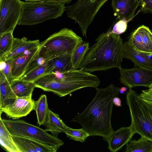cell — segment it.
<instances>
[{
  "label": "cell",
  "instance_id": "35",
  "mask_svg": "<svg viewBox=\"0 0 152 152\" xmlns=\"http://www.w3.org/2000/svg\"><path fill=\"white\" fill-rule=\"evenodd\" d=\"M113 103L115 105L120 107L121 106V101L120 98L119 97H115L113 99Z\"/></svg>",
  "mask_w": 152,
  "mask_h": 152
},
{
  "label": "cell",
  "instance_id": "16",
  "mask_svg": "<svg viewBox=\"0 0 152 152\" xmlns=\"http://www.w3.org/2000/svg\"><path fill=\"white\" fill-rule=\"evenodd\" d=\"M135 134L131 126L114 131L107 141L108 149L112 152L117 151L130 142Z\"/></svg>",
  "mask_w": 152,
  "mask_h": 152
},
{
  "label": "cell",
  "instance_id": "9",
  "mask_svg": "<svg viewBox=\"0 0 152 152\" xmlns=\"http://www.w3.org/2000/svg\"><path fill=\"white\" fill-rule=\"evenodd\" d=\"M23 5L20 0H0V34L13 32L20 17Z\"/></svg>",
  "mask_w": 152,
  "mask_h": 152
},
{
  "label": "cell",
  "instance_id": "26",
  "mask_svg": "<svg viewBox=\"0 0 152 152\" xmlns=\"http://www.w3.org/2000/svg\"><path fill=\"white\" fill-rule=\"evenodd\" d=\"M88 42H83L78 46L72 55V63L73 69H79L89 48Z\"/></svg>",
  "mask_w": 152,
  "mask_h": 152
},
{
  "label": "cell",
  "instance_id": "17",
  "mask_svg": "<svg viewBox=\"0 0 152 152\" xmlns=\"http://www.w3.org/2000/svg\"><path fill=\"white\" fill-rule=\"evenodd\" d=\"M40 44L38 39L28 40L25 37L21 38H14L11 50L8 53L0 58V62H4L12 59L26 50L39 46Z\"/></svg>",
  "mask_w": 152,
  "mask_h": 152
},
{
  "label": "cell",
  "instance_id": "11",
  "mask_svg": "<svg viewBox=\"0 0 152 152\" xmlns=\"http://www.w3.org/2000/svg\"><path fill=\"white\" fill-rule=\"evenodd\" d=\"M34 101L32 94L25 97L17 96L12 104L0 108V113H4L9 118L17 119L26 116L34 109Z\"/></svg>",
  "mask_w": 152,
  "mask_h": 152
},
{
  "label": "cell",
  "instance_id": "29",
  "mask_svg": "<svg viewBox=\"0 0 152 152\" xmlns=\"http://www.w3.org/2000/svg\"><path fill=\"white\" fill-rule=\"evenodd\" d=\"M47 61L26 76L21 77L19 79L34 82L41 77L45 74V70L46 68Z\"/></svg>",
  "mask_w": 152,
  "mask_h": 152
},
{
  "label": "cell",
  "instance_id": "33",
  "mask_svg": "<svg viewBox=\"0 0 152 152\" xmlns=\"http://www.w3.org/2000/svg\"><path fill=\"white\" fill-rule=\"evenodd\" d=\"M140 4L142 11L152 13V0H140Z\"/></svg>",
  "mask_w": 152,
  "mask_h": 152
},
{
  "label": "cell",
  "instance_id": "21",
  "mask_svg": "<svg viewBox=\"0 0 152 152\" xmlns=\"http://www.w3.org/2000/svg\"><path fill=\"white\" fill-rule=\"evenodd\" d=\"M17 96L3 72L0 70V108L12 104Z\"/></svg>",
  "mask_w": 152,
  "mask_h": 152
},
{
  "label": "cell",
  "instance_id": "3",
  "mask_svg": "<svg viewBox=\"0 0 152 152\" xmlns=\"http://www.w3.org/2000/svg\"><path fill=\"white\" fill-rule=\"evenodd\" d=\"M34 83L36 88L64 96L84 87L83 76L79 70L60 73L51 72L42 75Z\"/></svg>",
  "mask_w": 152,
  "mask_h": 152
},
{
  "label": "cell",
  "instance_id": "27",
  "mask_svg": "<svg viewBox=\"0 0 152 152\" xmlns=\"http://www.w3.org/2000/svg\"><path fill=\"white\" fill-rule=\"evenodd\" d=\"M12 33L9 32L0 34V58L11 50L14 38Z\"/></svg>",
  "mask_w": 152,
  "mask_h": 152
},
{
  "label": "cell",
  "instance_id": "8",
  "mask_svg": "<svg viewBox=\"0 0 152 152\" xmlns=\"http://www.w3.org/2000/svg\"><path fill=\"white\" fill-rule=\"evenodd\" d=\"M108 0H77L66 7L67 16L77 23L83 35L86 37L88 26L103 5Z\"/></svg>",
  "mask_w": 152,
  "mask_h": 152
},
{
  "label": "cell",
  "instance_id": "18",
  "mask_svg": "<svg viewBox=\"0 0 152 152\" xmlns=\"http://www.w3.org/2000/svg\"><path fill=\"white\" fill-rule=\"evenodd\" d=\"M123 46L124 58L132 61L137 67L152 69V60L148 55L135 50L128 41Z\"/></svg>",
  "mask_w": 152,
  "mask_h": 152
},
{
  "label": "cell",
  "instance_id": "23",
  "mask_svg": "<svg viewBox=\"0 0 152 152\" xmlns=\"http://www.w3.org/2000/svg\"><path fill=\"white\" fill-rule=\"evenodd\" d=\"M0 119V144L4 150L8 152H20L15 143L8 130L6 127L2 119Z\"/></svg>",
  "mask_w": 152,
  "mask_h": 152
},
{
  "label": "cell",
  "instance_id": "34",
  "mask_svg": "<svg viewBox=\"0 0 152 152\" xmlns=\"http://www.w3.org/2000/svg\"><path fill=\"white\" fill-rule=\"evenodd\" d=\"M139 96L144 101L152 105V92L149 91L148 90H142Z\"/></svg>",
  "mask_w": 152,
  "mask_h": 152
},
{
  "label": "cell",
  "instance_id": "4",
  "mask_svg": "<svg viewBox=\"0 0 152 152\" xmlns=\"http://www.w3.org/2000/svg\"><path fill=\"white\" fill-rule=\"evenodd\" d=\"M82 39L72 30L64 28L40 42L39 56L47 61L59 56L72 54Z\"/></svg>",
  "mask_w": 152,
  "mask_h": 152
},
{
  "label": "cell",
  "instance_id": "2",
  "mask_svg": "<svg viewBox=\"0 0 152 152\" xmlns=\"http://www.w3.org/2000/svg\"><path fill=\"white\" fill-rule=\"evenodd\" d=\"M89 48L78 69L92 72L121 68L124 58L122 39L120 35L109 30L99 35Z\"/></svg>",
  "mask_w": 152,
  "mask_h": 152
},
{
  "label": "cell",
  "instance_id": "14",
  "mask_svg": "<svg viewBox=\"0 0 152 152\" xmlns=\"http://www.w3.org/2000/svg\"><path fill=\"white\" fill-rule=\"evenodd\" d=\"M12 137L20 152H56L58 149L32 139L16 135Z\"/></svg>",
  "mask_w": 152,
  "mask_h": 152
},
{
  "label": "cell",
  "instance_id": "37",
  "mask_svg": "<svg viewBox=\"0 0 152 152\" xmlns=\"http://www.w3.org/2000/svg\"><path fill=\"white\" fill-rule=\"evenodd\" d=\"M129 90V88L127 87H124L120 88L119 93L121 94H127Z\"/></svg>",
  "mask_w": 152,
  "mask_h": 152
},
{
  "label": "cell",
  "instance_id": "5",
  "mask_svg": "<svg viewBox=\"0 0 152 152\" xmlns=\"http://www.w3.org/2000/svg\"><path fill=\"white\" fill-rule=\"evenodd\" d=\"M126 101L133 131L152 141V105L142 99L132 88H129Z\"/></svg>",
  "mask_w": 152,
  "mask_h": 152
},
{
  "label": "cell",
  "instance_id": "38",
  "mask_svg": "<svg viewBox=\"0 0 152 152\" xmlns=\"http://www.w3.org/2000/svg\"><path fill=\"white\" fill-rule=\"evenodd\" d=\"M26 1H28L29 2H37L42 1H45V0H25Z\"/></svg>",
  "mask_w": 152,
  "mask_h": 152
},
{
  "label": "cell",
  "instance_id": "13",
  "mask_svg": "<svg viewBox=\"0 0 152 152\" xmlns=\"http://www.w3.org/2000/svg\"><path fill=\"white\" fill-rule=\"evenodd\" d=\"M39 46L26 50L12 58L11 75L13 80L23 76L29 64L38 54Z\"/></svg>",
  "mask_w": 152,
  "mask_h": 152
},
{
  "label": "cell",
  "instance_id": "25",
  "mask_svg": "<svg viewBox=\"0 0 152 152\" xmlns=\"http://www.w3.org/2000/svg\"><path fill=\"white\" fill-rule=\"evenodd\" d=\"M48 109L47 99L46 95L42 94L37 101H34V110L36 112L37 124L39 126L44 124Z\"/></svg>",
  "mask_w": 152,
  "mask_h": 152
},
{
  "label": "cell",
  "instance_id": "22",
  "mask_svg": "<svg viewBox=\"0 0 152 152\" xmlns=\"http://www.w3.org/2000/svg\"><path fill=\"white\" fill-rule=\"evenodd\" d=\"M10 83L14 92L18 97L27 96L32 94L36 87L34 82L20 79L14 80Z\"/></svg>",
  "mask_w": 152,
  "mask_h": 152
},
{
  "label": "cell",
  "instance_id": "30",
  "mask_svg": "<svg viewBox=\"0 0 152 152\" xmlns=\"http://www.w3.org/2000/svg\"><path fill=\"white\" fill-rule=\"evenodd\" d=\"M46 61L43 58L39 56L38 53L34 59L29 64L21 77L26 76Z\"/></svg>",
  "mask_w": 152,
  "mask_h": 152
},
{
  "label": "cell",
  "instance_id": "24",
  "mask_svg": "<svg viewBox=\"0 0 152 152\" xmlns=\"http://www.w3.org/2000/svg\"><path fill=\"white\" fill-rule=\"evenodd\" d=\"M126 144V152H152V141L141 136L137 140H131Z\"/></svg>",
  "mask_w": 152,
  "mask_h": 152
},
{
  "label": "cell",
  "instance_id": "31",
  "mask_svg": "<svg viewBox=\"0 0 152 152\" xmlns=\"http://www.w3.org/2000/svg\"><path fill=\"white\" fill-rule=\"evenodd\" d=\"M12 61V59H10L4 62H0V71L3 72L10 83L13 80L11 75Z\"/></svg>",
  "mask_w": 152,
  "mask_h": 152
},
{
  "label": "cell",
  "instance_id": "6",
  "mask_svg": "<svg viewBox=\"0 0 152 152\" xmlns=\"http://www.w3.org/2000/svg\"><path fill=\"white\" fill-rule=\"evenodd\" d=\"M64 4L46 1L23 2L22 12L18 24L31 26L56 19L66 10Z\"/></svg>",
  "mask_w": 152,
  "mask_h": 152
},
{
  "label": "cell",
  "instance_id": "15",
  "mask_svg": "<svg viewBox=\"0 0 152 152\" xmlns=\"http://www.w3.org/2000/svg\"><path fill=\"white\" fill-rule=\"evenodd\" d=\"M140 0H112L114 15L119 20L124 19L128 22L134 17L140 4Z\"/></svg>",
  "mask_w": 152,
  "mask_h": 152
},
{
  "label": "cell",
  "instance_id": "19",
  "mask_svg": "<svg viewBox=\"0 0 152 152\" xmlns=\"http://www.w3.org/2000/svg\"><path fill=\"white\" fill-rule=\"evenodd\" d=\"M72 55L68 54L51 59L47 61L45 74L51 72L63 73L73 69Z\"/></svg>",
  "mask_w": 152,
  "mask_h": 152
},
{
  "label": "cell",
  "instance_id": "1",
  "mask_svg": "<svg viewBox=\"0 0 152 152\" xmlns=\"http://www.w3.org/2000/svg\"><path fill=\"white\" fill-rule=\"evenodd\" d=\"M120 88L112 83L103 88L96 89L95 97L84 111L71 121L80 124L90 136H99L108 141L114 132L111 124L113 99Z\"/></svg>",
  "mask_w": 152,
  "mask_h": 152
},
{
  "label": "cell",
  "instance_id": "28",
  "mask_svg": "<svg viewBox=\"0 0 152 152\" xmlns=\"http://www.w3.org/2000/svg\"><path fill=\"white\" fill-rule=\"evenodd\" d=\"M64 133L70 139L84 142L89 134L83 128L75 129L67 127Z\"/></svg>",
  "mask_w": 152,
  "mask_h": 152
},
{
  "label": "cell",
  "instance_id": "7",
  "mask_svg": "<svg viewBox=\"0 0 152 152\" xmlns=\"http://www.w3.org/2000/svg\"><path fill=\"white\" fill-rule=\"evenodd\" d=\"M2 120L12 135L34 139L58 149L64 144L63 142L57 137L51 135L45 129L23 120L2 119Z\"/></svg>",
  "mask_w": 152,
  "mask_h": 152
},
{
  "label": "cell",
  "instance_id": "39",
  "mask_svg": "<svg viewBox=\"0 0 152 152\" xmlns=\"http://www.w3.org/2000/svg\"><path fill=\"white\" fill-rule=\"evenodd\" d=\"M149 89L148 90L150 92H152V84H151L149 87Z\"/></svg>",
  "mask_w": 152,
  "mask_h": 152
},
{
  "label": "cell",
  "instance_id": "10",
  "mask_svg": "<svg viewBox=\"0 0 152 152\" xmlns=\"http://www.w3.org/2000/svg\"><path fill=\"white\" fill-rule=\"evenodd\" d=\"M120 80L129 88L137 86L149 87L152 84V69L142 67L119 69Z\"/></svg>",
  "mask_w": 152,
  "mask_h": 152
},
{
  "label": "cell",
  "instance_id": "36",
  "mask_svg": "<svg viewBox=\"0 0 152 152\" xmlns=\"http://www.w3.org/2000/svg\"><path fill=\"white\" fill-rule=\"evenodd\" d=\"M45 1L56 2L65 4L70 3L72 0H45Z\"/></svg>",
  "mask_w": 152,
  "mask_h": 152
},
{
  "label": "cell",
  "instance_id": "20",
  "mask_svg": "<svg viewBox=\"0 0 152 152\" xmlns=\"http://www.w3.org/2000/svg\"><path fill=\"white\" fill-rule=\"evenodd\" d=\"M43 125L46 132L51 133L53 135L57 137L59 133L65 131L67 126L60 118L59 115L51 110L49 108Z\"/></svg>",
  "mask_w": 152,
  "mask_h": 152
},
{
  "label": "cell",
  "instance_id": "32",
  "mask_svg": "<svg viewBox=\"0 0 152 152\" xmlns=\"http://www.w3.org/2000/svg\"><path fill=\"white\" fill-rule=\"evenodd\" d=\"M128 22L124 19L119 20L113 27L110 33L120 34L124 32L127 28Z\"/></svg>",
  "mask_w": 152,
  "mask_h": 152
},
{
  "label": "cell",
  "instance_id": "12",
  "mask_svg": "<svg viewBox=\"0 0 152 152\" xmlns=\"http://www.w3.org/2000/svg\"><path fill=\"white\" fill-rule=\"evenodd\" d=\"M128 41L136 50L152 55V32L148 27L143 25L139 27Z\"/></svg>",
  "mask_w": 152,
  "mask_h": 152
}]
</instances>
